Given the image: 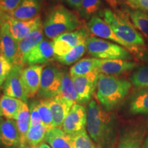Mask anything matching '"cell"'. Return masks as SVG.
Listing matches in <instances>:
<instances>
[{"instance_id": "6da1fadb", "label": "cell", "mask_w": 148, "mask_h": 148, "mask_svg": "<svg viewBox=\"0 0 148 148\" xmlns=\"http://www.w3.org/2000/svg\"><path fill=\"white\" fill-rule=\"evenodd\" d=\"M86 112V129L89 136L97 145L102 148H110L115 139L112 115L101 108L95 100L90 101Z\"/></svg>"}, {"instance_id": "7a4b0ae2", "label": "cell", "mask_w": 148, "mask_h": 148, "mask_svg": "<svg viewBox=\"0 0 148 148\" xmlns=\"http://www.w3.org/2000/svg\"><path fill=\"white\" fill-rule=\"evenodd\" d=\"M132 84L127 79L99 73L96 97L103 108L109 112L114 110L124 100Z\"/></svg>"}, {"instance_id": "3957f363", "label": "cell", "mask_w": 148, "mask_h": 148, "mask_svg": "<svg viewBox=\"0 0 148 148\" xmlns=\"http://www.w3.org/2000/svg\"><path fill=\"white\" fill-rule=\"evenodd\" d=\"M79 25V20L73 12L62 5H57L51 9L43 24L46 36L54 39L64 34L73 32Z\"/></svg>"}, {"instance_id": "277c9868", "label": "cell", "mask_w": 148, "mask_h": 148, "mask_svg": "<svg viewBox=\"0 0 148 148\" xmlns=\"http://www.w3.org/2000/svg\"><path fill=\"white\" fill-rule=\"evenodd\" d=\"M103 20L110 25L118 38L128 45L136 48L137 46L145 45L142 35L123 14L106 9L103 12Z\"/></svg>"}, {"instance_id": "5b68a950", "label": "cell", "mask_w": 148, "mask_h": 148, "mask_svg": "<svg viewBox=\"0 0 148 148\" xmlns=\"http://www.w3.org/2000/svg\"><path fill=\"white\" fill-rule=\"evenodd\" d=\"M86 50L92 56L101 60H127L132 58L130 52L125 48L94 36L88 37L86 40Z\"/></svg>"}, {"instance_id": "8992f818", "label": "cell", "mask_w": 148, "mask_h": 148, "mask_svg": "<svg viewBox=\"0 0 148 148\" xmlns=\"http://www.w3.org/2000/svg\"><path fill=\"white\" fill-rule=\"evenodd\" d=\"M63 72L54 66L44 68L40 78V88L38 96L44 99L56 97L60 90Z\"/></svg>"}, {"instance_id": "52a82bcc", "label": "cell", "mask_w": 148, "mask_h": 148, "mask_svg": "<svg viewBox=\"0 0 148 148\" xmlns=\"http://www.w3.org/2000/svg\"><path fill=\"white\" fill-rule=\"evenodd\" d=\"M88 32L84 28L77 29L73 32L64 33L53 39L54 57L62 56L72 49L86 41L88 38Z\"/></svg>"}, {"instance_id": "ba28073f", "label": "cell", "mask_w": 148, "mask_h": 148, "mask_svg": "<svg viewBox=\"0 0 148 148\" xmlns=\"http://www.w3.org/2000/svg\"><path fill=\"white\" fill-rule=\"evenodd\" d=\"M23 68L21 65L12 66V69L3 84L4 95L17 98L24 102H27L28 96L21 78Z\"/></svg>"}, {"instance_id": "9c48e42d", "label": "cell", "mask_w": 148, "mask_h": 148, "mask_svg": "<svg viewBox=\"0 0 148 148\" xmlns=\"http://www.w3.org/2000/svg\"><path fill=\"white\" fill-rule=\"evenodd\" d=\"M99 71L97 70L86 75L71 77L77 95V103H86L90 101L97 88Z\"/></svg>"}, {"instance_id": "30bf717a", "label": "cell", "mask_w": 148, "mask_h": 148, "mask_svg": "<svg viewBox=\"0 0 148 148\" xmlns=\"http://www.w3.org/2000/svg\"><path fill=\"white\" fill-rule=\"evenodd\" d=\"M87 120V112L84 106L75 103L64 119L62 129L69 136L85 130Z\"/></svg>"}, {"instance_id": "8fae6325", "label": "cell", "mask_w": 148, "mask_h": 148, "mask_svg": "<svg viewBox=\"0 0 148 148\" xmlns=\"http://www.w3.org/2000/svg\"><path fill=\"white\" fill-rule=\"evenodd\" d=\"M87 27L88 30L95 36L99 38L112 40L118 45L125 47L131 51H137L138 48H134L127 45L118 38L117 36L114 34L110 25L106 23L104 20L101 18L97 15L93 16L89 19L87 23Z\"/></svg>"}, {"instance_id": "7c38bea8", "label": "cell", "mask_w": 148, "mask_h": 148, "mask_svg": "<svg viewBox=\"0 0 148 148\" xmlns=\"http://www.w3.org/2000/svg\"><path fill=\"white\" fill-rule=\"evenodd\" d=\"M5 21L10 26V32L16 40L19 41L30 34L35 29L42 27L41 20L39 15H37L32 19L26 21H19L11 18L6 14Z\"/></svg>"}, {"instance_id": "4fadbf2b", "label": "cell", "mask_w": 148, "mask_h": 148, "mask_svg": "<svg viewBox=\"0 0 148 148\" xmlns=\"http://www.w3.org/2000/svg\"><path fill=\"white\" fill-rule=\"evenodd\" d=\"M18 41L12 36L10 26L5 21L0 29V50L2 56L13 65L17 53Z\"/></svg>"}, {"instance_id": "5bb4252c", "label": "cell", "mask_w": 148, "mask_h": 148, "mask_svg": "<svg viewBox=\"0 0 148 148\" xmlns=\"http://www.w3.org/2000/svg\"><path fill=\"white\" fill-rule=\"evenodd\" d=\"M53 42L42 40L34 49L29 51L25 57L23 64L36 65V64H42L47 62L54 56Z\"/></svg>"}, {"instance_id": "9a60e30c", "label": "cell", "mask_w": 148, "mask_h": 148, "mask_svg": "<svg viewBox=\"0 0 148 148\" xmlns=\"http://www.w3.org/2000/svg\"><path fill=\"white\" fill-rule=\"evenodd\" d=\"M43 66L40 65H31L23 69L21 78L26 90L28 98L33 97L38 93L40 88V78Z\"/></svg>"}, {"instance_id": "2e32d148", "label": "cell", "mask_w": 148, "mask_h": 148, "mask_svg": "<svg viewBox=\"0 0 148 148\" xmlns=\"http://www.w3.org/2000/svg\"><path fill=\"white\" fill-rule=\"evenodd\" d=\"M0 143L8 147L20 146V136L15 120L0 116Z\"/></svg>"}, {"instance_id": "e0dca14e", "label": "cell", "mask_w": 148, "mask_h": 148, "mask_svg": "<svg viewBox=\"0 0 148 148\" xmlns=\"http://www.w3.org/2000/svg\"><path fill=\"white\" fill-rule=\"evenodd\" d=\"M42 38H43L42 29V27H40L32 31L27 36L19 40L17 53L13 65L16 64V65L23 66L25 57L28 54L29 51L42 41Z\"/></svg>"}, {"instance_id": "ac0fdd59", "label": "cell", "mask_w": 148, "mask_h": 148, "mask_svg": "<svg viewBox=\"0 0 148 148\" xmlns=\"http://www.w3.org/2000/svg\"><path fill=\"white\" fill-rule=\"evenodd\" d=\"M45 100L52 114L53 127L62 128L64 119L73 105L59 95Z\"/></svg>"}, {"instance_id": "d6986e66", "label": "cell", "mask_w": 148, "mask_h": 148, "mask_svg": "<svg viewBox=\"0 0 148 148\" xmlns=\"http://www.w3.org/2000/svg\"><path fill=\"white\" fill-rule=\"evenodd\" d=\"M138 64L134 61L127 60H101L98 67L99 73L108 75H118L132 71Z\"/></svg>"}, {"instance_id": "ffe728a7", "label": "cell", "mask_w": 148, "mask_h": 148, "mask_svg": "<svg viewBox=\"0 0 148 148\" xmlns=\"http://www.w3.org/2000/svg\"><path fill=\"white\" fill-rule=\"evenodd\" d=\"M40 8V0H22L14 10L6 14L14 19L26 21L37 16Z\"/></svg>"}, {"instance_id": "44dd1931", "label": "cell", "mask_w": 148, "mask_h": 148, "mask_svg": "<svg viewBox=\"0 0 148 148\" xmlns=\"http://www.w3.org/2000/svg\"><path fill=\"white\" fill-rule=\"evenodd\" d=\"M23 102L17 98L2 95L0 97V116L16 120Z\"/></svg>"}, {"instance_id": "7402d4cb", "label": "cell", "mask_w": 148, "mask_h": 148, "mask_svg": "<svg viewBox=\"0 0 148 148\" xmlns=\"http://www.w3.org/2000/svg\"><path fill=\"white\" fill-rule=\"evenodd\" d=\"M129 110L132 114L148 115V88L135 92L130 97Z\"/></svg>"}, {"instance_id": "603a6c76", "label": "cell", "mask_w": 148, "mask_h": 148, "mask_svg": "<svg viewBox=\"0 0 148 148\" xmlns=\"http://www.w3.org/2000/svg\"><path fill=\"white\" fill-rule=\"evenodd\" d=\"M45 142L51 148H72L70 136L60 127H53L47 130Z\"/></svg>"}, {"instance_id": "cb8c5ba5", "label": "cell", "mask_w": 148, "mask_h": 148, "mask_svg": "<svg viewBox=\"0 0 148 148\" xmlns=\"http://www.w3.org/2000/svg\"><path fill=\"white\" fill-rule=\"evenodd\" d=\"M144 131L139 128H131L122 134L117 148H141Z\"/></svg>"}, {"instance_id": "d4e9b609", "label": "cell", "mask_w": 148, "mask_h": 148, "mask_svg": "<svg viewBox=\"0 0 148 148\" xmlns=\"http://www.w3.org/2000/svg\"><path fill=\"white\" fill-rule=\"evenodd\" d=\"M20 136V145L26 143V136L30 125V112L26 102H23L15 120Z\"/></svg>"}, {"instance_id": "484cf974", "label": "cell", "mask_w": 148, "mask_h": 148, "mask_svg": "<svg viewBox=\"0 0 148 148\" xmlns=\"http://www.w3.org/2000/svg\"><path fill=\"white\" fill-rule=\"evenodd\" d=\"M101 59L84 58L79 60L70 69L69 73L71 77L86 75L98 69Z\"/></svg>"}, {"instance_id": "4316f807", "label": "cell", "mask_w": 148, "mask_h": 148, "mask_svg": "<svg viewBox=\"0 0 148 148\" xmlns=\"http://www.w3.org/2000/svg\"><path fill=\"white\" fill-rule=\"evenodd\" d=\"M58 95L63 98L72 105L77 103L78 98L72 77L70 73L66 71L63 72L62 74L60 90Z\"/></svg>"}, {"instance_id": "83f0119b", "label": "cell", "mask_w": 148, "mask_h": 148, "mask_svg": "<svg viewBox=\"0 0 148 148\" xmlns=\"http://www.w3.org/2000/svg\"><path fill=\"white\" fill-rule=\"evenodd\" d=\"M47 129L42 123L30 126L26 136V143L31 148H37L38 145L45 140Z\"/></svg>"}, {"instance_id": "f1b7e54d", "label": "cell", "mask_w": 148, "mask_h": 148, "mask_svg": "<svg viewBox=\"0 0 148 148\" xmlns=\"http://www.w3.org/2000/svg\"><path fill=\"white\" fill-rule=\"evenodd\" d=\"M86 50V41H84L74 47L66 54L62 56H55L54 58L61 64H64V65H71L75 61L79 60L84 54Z\"/></svg>"}, {"instance_id": "f546056e", "label": "cell", "mask_w": 148, "mask_h": 148, "mask_svg": "<svg viewBox=\"0 0 148 148\" xmlns=\"http://www.w3.org/2000/svg\"><path fill=\"white\" fill-rule=\"evenodd\" d=\"M132 24L142 34L148 38V14L139 10L129 12Z\"/></svg>"}, {"instance_id": "4dcf8cb0", "label": "cell", "mask_w": 148, "mask_h": 148, "mask_svg": "<svg viewBox=\"0 0 148 148\" xmlns=\"http://www.w3.org/2000/svg\"><path fill=\"white\" fill-rule=\"evenodd\" d=\"M101 5V0H82L78 9L79 13L84 19L89 20L100 9Z\"/></svg>"}, {"instance_id": "1f68e13d", "label": "cell", "mask_w": 148, "mask_h": 148, "mask_svg": "<svg viewBox=\"0 0 148 148\" xmlns=\"http://www.w3.org/2000/svg\"><path fill=\"white\" fill-rule=\"evenodd\" d=\"M130 82L136 88H148V65L136 69L131 75Z\"/></svg>"}, {"instance_id": "d6a6232c", "label": "cell", "mask_w": 148, "mask_h": 148, "mask_svg": "<svg viewBox=\"0 0 148 148\" xmlns=\"http://www.w3.org/2000/svg\"><path fill=\"white\" fill-rule=\"evenodd\" d=\"M69 136L72 148H95V145L92 143L86 129Z\"/></svg>"}, {"instance_id": "836d02e7", "label": "cell", "mask_w": 148, "mask_h": 148, "mask_svg": "<svg viewBox=\"0 0 148 148\" xmlns=\"http://www.w3.org/2000/svg\"><path fill=\"white\" fill-rule=\"evenodd\" d=\"M36 107L42 124L45 125L47 130L53 128L52 114L45 99L36 101Z\"/></svg>"}, {"instance_id": "e575fe53", "label": "cell", "mask_w": 148, "mask_h": 148, "mask_svg": "<svg viewBox=\"0 0 148 148\" xmlns=\"http://www.w3.org/2000/svg\"><path fill=\"white\" fill-rule=\"evenodd\" d=\"M10 64L4 57H0V86H2L12 68Z\"/></svg>"}, {"instance_id": "d590c367", "label": "cell", "mask_w": 148, "mask_h": 148, "mask_svg": "<svg viewBox=\"0 0 148 148\" xmlns=\"http://www.w3.org/2000/svg\"><path fill=\"white\" fill-rule=\"evenodd\" d=\"M29 112H30V126H34V125L40 124L42 123L40 117L38 113V109L36 107V101H32L29 107Z\"/></svg>"}, {"instance_id": "8d00e7d4", "label": "cell", "mask_w": 148, "mask_h": 148, "mask_svg": "<svg viewBox=\"0 0 148 148\" xmlns=\"http://www.w3.org/2000/svg\"><path fill=\"white\" fill-rule=\"evenodd\" d=\"M22 0H0V6L5 13L14 10Z\"/></svg>"}, {"instance_id": "74e56055", "label": "cell", "mask_w": 148, "mask_h": 148, "mask_svg": "<svg viewBox=\"0 0 148 148\" xmlns=\"http://www.w3.org/2000/svg\"><path fill=\"white\" fill-rule=\"evenodd\" d=\"M64 1L66 3H68L70 6L73 7L74 8H76L78 10L82 3V0H62Z\"/></svg>"}, {"instance_id": "f35d334b", "label": "cell", "mask_w": 148, "mask_h": 148, "mask_svg": "<svg viewBox=\"0 0 148 148\" xmlns=\"http://www.w3.org/2000/svg\"><path fill=\"white\" fill-rule=\"evenodd\" d=\"M5 18H6V13L3 12L0 6V29L2 27L3 24L5 22Z\"/></svg>"}, {"instance_id": "ab89813d", "label": "cell", "mask_w": 148, "mask_h": 148, "mask_svg": "<svg viewBox=\"0 0 148 148\" xmlns=\"http://www.w3.org/2000/svg\"><path fill=\"white\" fill-rule=\"evenodd\" d=\"M139 8L148 11V0H139Z\"/></svg>"}, {"instance_id": "60d3db41", "label": "cell", "mask_w": 148, "mask_h": 148, "mask_svg": "<svg viewBox=\"0 0 148 148\" xmlns=\"http://www.w3.org/2000/svg\"><path fill=\"white\" fill-rule=\"evenodd\" d=\"M126 1L133 8H139V0H126Z\"/></svg>"}, {"instance_id": "b9f144b4", "label": "cell", "mask_w": 148, "mask_h": 148, "mask_svg": "<svg viewBox=\"0 0 148 148\" xmlns=\"http://www.w3.org/2000/svg\"><path fill=\"white\" fill-rule=\"evenodd\" d=\"M37 148H51V147L49 144L45 143V142H42V143H40L38 147H37Z\"/></svg>"}, {"instance_id": "7bdbcfd3", "label": "cell", "mask_w": 148, "mask_h": 148, "mask_svg": "<svg viewBox=\"0 0 148 148\" xmlns=\"http://www.w3.org/2000/svg\"><path fill=\"white\" fill-rule=\"evenodd\" d=\"M106 1L112 7H113V8L116 7V0H106Z\"/></svg>"}, {"instance_id": "ee69618b", "label": "cell", "mask_w": 148, "mask_h": 148, "mask_svg": "<svg viewBox=\"0 0 148 148\" xmlns=\"http://www.w3.org/2000/svg\"><path fill=\"white\" fill-rule=\"evenodd\" d=\"M142 148H148V136L146 138L145 142H144L143 146H142Z\"/></svg>"}, {"instance_id": "f6af8a7d", "label": "cell", "mask_w": 148, "mask_h": 148, "mask_svg": "<svg viewBox=\"0 0 148 148\" xmlns=\"http://www.w3.org/2000/svg\"><path fill=\"white\" fill-rule=\"evenodd\" d=\"M19 148H31L29 147V145H20Z\"/></svg>"}, {"instance_id": "bcb514c9", "label": "cell", "mask_w": 148, "mask_h": 148, "mask_svg": "<svg viewBox=\"0 0 148 148\" xmlns=\"http://www.w3.org/2000/svg\"><path fill=\"white\" fill-rule=\"evenodd\" d=\"M95 148H102V147H101L100 146H99V145H95Z\"/></svg>"}, {"instance_id": "7dc6e473", "label": "cell", "mask_w": 148, "mask_h": 148, "mask_svg": "<svg viewBox=\"0 0 148 148\" xmlns=\"http://www.w3.org/2000/svg\"><path fill=\"white\" fill-rule=\"evenodd\" d=\"M2 56V54H1V50H0V57Z\"/></svg>"}, {"instance_id": "c3c4849f", "label": "cell", "mask_w": 148, "mask_h": 148, "mask_svg": "<svg viewBox=\"0 0 148 148\" xmlns=\"http://www.w3.org/2000/svg\"></svg>"}]
</instances>
